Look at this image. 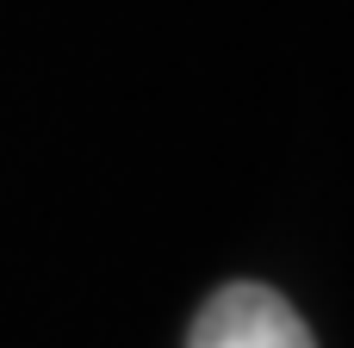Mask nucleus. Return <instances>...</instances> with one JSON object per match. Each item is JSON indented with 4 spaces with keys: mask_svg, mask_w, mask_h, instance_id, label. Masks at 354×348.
<instances>
[{
    "mask_svg": "<svg viewBox=\"0 0 354 348\" xmlns=\"http://www.w3.org/2000/svg\"><path fill=\"white\" fill-rule=\"evenodd\" d=\"M187 348H317V342H311L305 318L274 286L236 280V286H218L205 299V311L193 318Z\"/></svg>",
    "mask_w": 354,
    "mask_h": 348,
    "instance_id": "1",
    "label": "nucleus"
}]
</instances>
